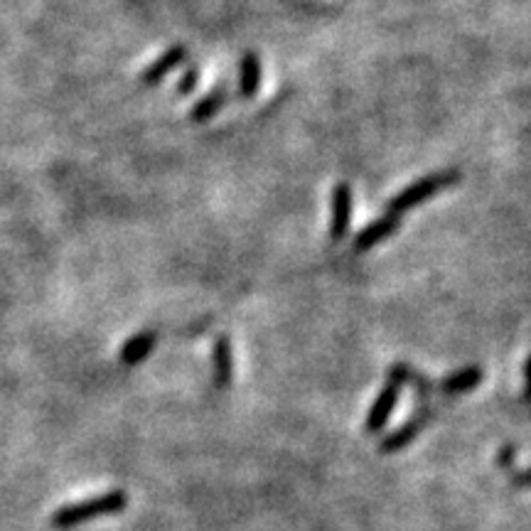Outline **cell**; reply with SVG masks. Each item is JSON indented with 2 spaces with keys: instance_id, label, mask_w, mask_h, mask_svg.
<instances>
[{
  "instance_id": "obj_5",
  "label": "cell",
  "mask_w": 531,
  "mask_h": 531,
  "mask_svg": "<svg viewBox=\"0 0 531 531\" xmlns=\"http://www.w3.org/2000/svg\"><path fill=\"white\" fill-rule=\"evenodd\" d=\"M399 217L396 214H389L386 212L382 219H377V222H372L369 227H364L362 232L354 236V251H369L374 249V246H379L382 241L389 239V236H394L399 232Z\"/></svg>"
},
{
  "instance_id": "obj_11",
  "label": "cell",
  "mask_w": 531,
  "mask_h": 531,
  "mask_svg": "<svg viewBox=\"0 0 531 531\" xmlns=\"http://www.w3.org/2000/svg\"><path fill=\"white\" fill-rule=\"evenodd\" d=\"M482 382V369L480 367H465L460 372L448 374L441 382V389L445 394H465V391L475 389Z\"/></svg>"
},
{
  "instance_id": "obj_10",
  "label": "cell",
  "mask_w": 531,
  "mask_h": 531,
  "mask_svg": "<svg viewBox=\"0 0 531 531\" xmlns=\"http://www.w3.org/2000/svg\"><path fill=\"white\" fill-rule=\"evenodd\" d=\"M261 89V59L254 52H246L241 59V79H239V91L244 99L259 94Z\"/></svg>"
},
{
  "instance_id": "obj_13",
  "label": "cell",
  "mask_w": 531,
  "mask_h": 531,
  "mask_svg": "<svg viewBox=\"0 0 531 531\" xmlns=\"http://www.w3.org/2000/svg\"><path fill=\"white\" fill-rule=\"evenodd\" d=\"M389 379H391V382L399 384V386H404V384L416 386L418 396H426L428 391H431V382H428V379L423 377V374H418L416 369H411L409 364H394V367L389 369Z\"/></svg>"
},
{
  "instance_id": "obj_9",
  "label": "cell",
  "mask_w": 531,
  "mask_h": 531,
  "mask_svg": "<svg viewBox=\"0 0 531 531\" xmlns=\"http://www.w3.org/2000/svg\"><path fill=\"white\" fill-rule=\"evenodd\" d=\"M158 335L155 332H141V335H133L131 340H126V345L121 347V362L126 367H136V364L146 362L148 354L153 352Z\"/></svg>"
},
{
  "instance_id": "obj_14",
  "label": "cell",
  "mask_w": 531,
  "mask_h": 531,
  "mask_svg": "<svg viewBox=\"0 0 531 531\" xmlns=\"http://www.w3.org/2000/svg\"><path fill=\"white\" fill-rule=\"evenodd\" d=\"M197 84H200V67H195V64H192V67H187V72L182 74L180 82H177V94L180 96L192 94V91L197 89Z\"/></svg>"
},
{
  "instance_id": "obj_15",
  "label": "cell",
  "mask_w": 531,
  "mask_h": 531,
  "mask_svg": "<svg viewBox=\"0 0 531 531\" xmlns=\"http://www.w3.org/2000/svg\"><path fill=\"white\" fill-rule=\"evenodd\" d=\"M514 460H517V445H504L500 450V458H497V463L502 465V468H512Z\"/></svg>"
},
{
  "instance_id": "obj_6",
  "label": "cell",
  "mask_w": 531,
  "mask_h": 531,
  "mask_svg": "<svg viewBox=\"0 0 531 531\" xmlns=\"http://www.w3.org/2000/svg\"><path fill=\"white\" fill-rule=\"evenodd\" d=\"M428 416H431L428 411H418L416 416H411L409 421L404 423V426H399L394 433H389V436H386L382 441L384 453H399V450H404L406 445L416 441V436L421 433V428L426 426Z\"/></svg>"
},
{
  "instance_id": "obj_1",
  "label": "cell",
  "mask_w": 531,
  "mask_h": 531,
  "mask_svg": "<svg viewBox=\"0 0 531 531\" xmlns=\"http://www.w3.org/2000/svg\"><path fill=\"white\" fill-rule=\"evenodd\" d=\"M128 504V495L123 490H111L104 492L99 497H91V500L84 502H74L67 504V507H59L55 514H52V527L55 529H72L77 524L91 522V519L99 517H114V514L123 512Z\"/></svg>"
},
{
  "instance_id": "obj_8",
  "label": "cell",
  "mask_w": 531,
  "mask_h": 531,
  "mask_svg": "<svg viewBox=\"0 0 531 531\" xmlns=\"http://www.w3.org/2000/svg\"><path fill=\"white\" fill-rule=\"evenodd\" d=\"M212 367H214V384L229 386L234 377V357H232V342L229 337H217L212 345Z\"/></svg>"
},
{
  "instance_id": "obj_12",
  "label": "cell",
  "mask_w": 531,
  "mask_h": 531,
  "mask_svg": "<svg viewBox=\"0 0 531 531\" xmlns=\"http://www.w3.org/2000/svg\"><path fill=\"white\" fill-rule=\"evenodd\" d=\"M227 96H229L227 87H217V89H212V91H209V94L205 96V99H200L195 106H192L190 118H192V121H195V123H205V121H209V118H212L214 114H217V111H222V106L227 104Z\"/></svg>"
},
{
  "instance_id": "obj_7",
  "label": "cell",
  "mask_w": 531,
  "mask_h": 531,
  "mask_svg": "<svg viewBox=\"0 0 531 531\" xmlns=\"http://www.w3.org/2000/svg\"><path fill=\"white\" fill-rule=\"evenodd\" d=\"M185 59H187V47H182V45L170 47L165 55H160L153 64H150V67H146V72L141 74L143 84H146V87H155V84L163 82V79L173 72L177 64L185 62Z\"/></svg>"
},
{
  "instance_id": "obj_4",
  "label": "cell",
  "mask_w": 531,
  "mask_h": 531,
  "mask_svg": "<svg viewBox=\"0 0 531 531\" xmlns=\"http://www.w3.org/2000/svg\"><path fill=\"white\" fill-rule=\"evenodd\" d=\"M399 396H401V386L389 379V382L384 384V389L379 391L377 399H374L372 409H369V413H367V423H364V426H367L369 433H382L384 431V426L389 423L391 413H394L396 404H399Z\"/></svg>"
},
{
  "instance_id": "obj_3",
  "label": "cell",
  "mask_w": 531,
  "mask_h": 531,
  "mask_svg": "<svg viewBox=\"0 0 531 531\" xmlns=\"http://www.w3.org/2000/svg\"><path fill=\"white\" fill-rule=\"evenodd\" d=\"M332 217H330V239L340 241L342 236L350 229V217H352V187L347 182H337L332 187Z\"/></svg>"
},
{
  "instance_id": "obj_2",
  "label": "cell",
  "mask_w": 531,
  "mask_h": 531,
  "mask_svg": "<svg viewBox=\"0 0 531 531\" xmlns=\"http://www.w3.org/2000/svg\"><path fill=\"white\" fill-rule=\"evenodd\" d=\"M458 180H460L458 170H443V173L426 175L423 180L413 182V185L406 187V190H401L399 195L389 202V207L386 209H389V214H396V217H399L401 212H409V209L423 205V202L431 200L433 195H438V192L445 190V187L455 185Z\"/></svg>"
}]
</instances>
